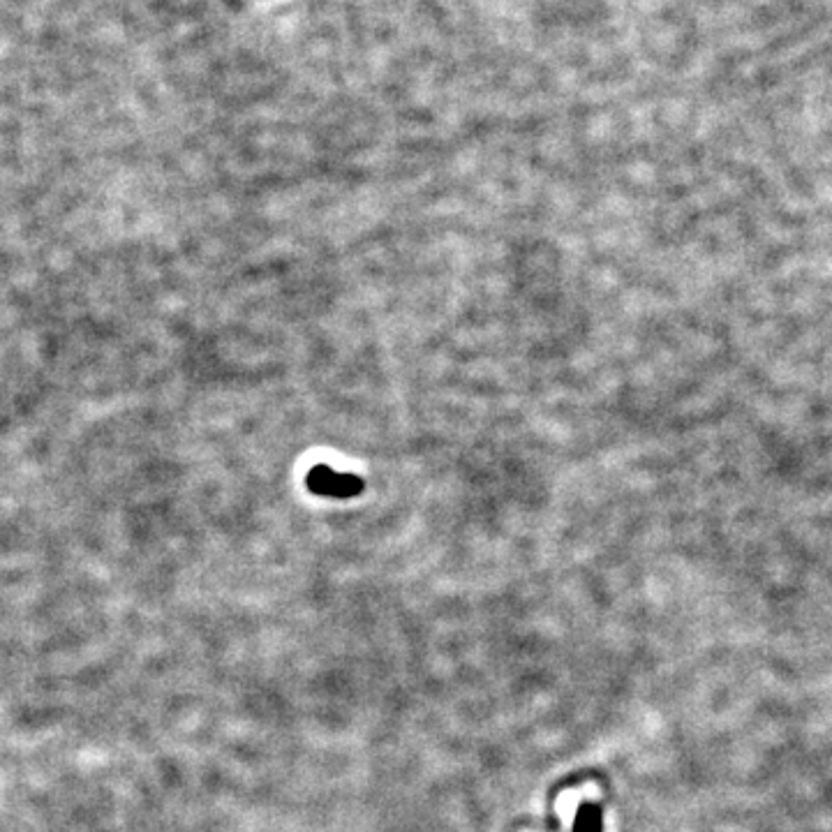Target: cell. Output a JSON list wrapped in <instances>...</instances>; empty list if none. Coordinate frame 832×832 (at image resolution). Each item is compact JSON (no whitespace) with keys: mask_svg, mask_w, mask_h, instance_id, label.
I'll list each match as a JSON object with an SVG mask.
<instances>
[{"mask_svg":"<svg viewBox=\"0 0 832 832\" xmlns=\"http://www.w3.org/2000/svg\"><path fill=\"white\" fill-rule=\"evenodd\" d=\"M308 488L312 493L322 497H336V500H347V497H354L361 493V479L354 477V474L336 472L331 467L319 465L312 467L308 472Z\"/></svg>","mask_w":832,"mask_h":832,"instance_id":"obj_1","label":"cell"}]
</instances>
